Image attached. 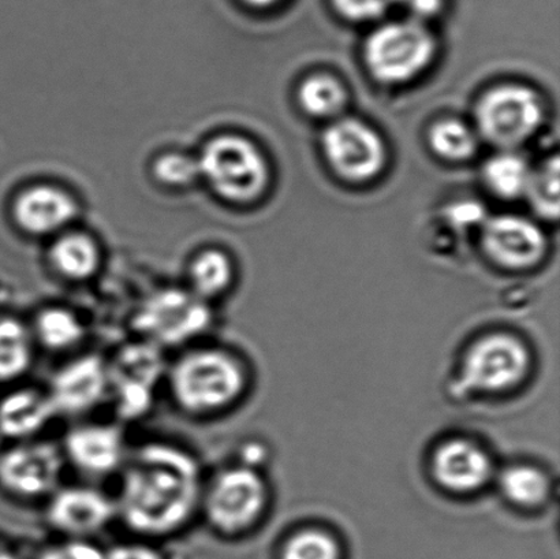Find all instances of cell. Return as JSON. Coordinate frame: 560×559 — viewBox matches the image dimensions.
<instances>
[{
	"label": "cell",
	"instance_id": "obj_13",
	"mask_svg": "<svg viewBox=\"0 0 560 559\" xmlns=\"http://www.w3.org/2000/svg\"><path fill=\"white\" fill-rule=\"evenodd\" d=\"M323 148L331 166L351 180L372 178L384 164V145L370 126L342 119L324 131Z\"/></svg>",
	"mask_w": 560,
	"mask_h": 559
},
{
	"label": "cell",
	"instance_id": "obj_31",
	"mask_svg": "<svg viewBox=\"0 0 560 559\" xmlns=\"http://www.w3.org/2000/svg\"><path fill=\"white\" fill-rule=\"evenodd\" d=\"M389 8L405 9L410 14V19L422 21L441 13L446 0H388Z\"/></svg>",
	"mask_w": 560,
	"mask_h": 559
},
{
	"label": "cell",
	"instance_id": "obj_21",
	"mask_svg": "<svg viewBox=\"0 0 560 559\" xmlns=\"http://www.w3.org/2000/svg\"><path fill=\"white\" fill-rule=\"evenodd\" d=\"M528 162L517 153L503 151L488 159L482 168L488 188L504 199H515L526 194L530 175Z\"/></svg>",
	"mask_w": 560,
	"mask_h": 559
},
{
	"label": "cell",
	"instance_id": "obj_22",
	"mask_svg": "<svg viewBox=\"0 0 560 559\" xmlns=\"http://www.w3.org/2000/svg\"><path fill=\"white\" fill-rule=\"evenodd\" d=\"M52 261L63 277L84 281L97 270L98 252L86 235L70 234L55 244Z\"/></svg>",
	"mask_w": 560,
	"mask_h": 559
},
{
	"label": "cell",
	"instance_id": "obj_12",
	"mask_svg": "<svg viewBox=\"0 0 560 559\" xmlns=\"http://www.w3.org/2000/svg\"><path fill=\"white\" fill-rule=\"evenodd\" d=\"M60 447L66 464L88 478L119 474L129 454L124 430L112 423L77 424L66 432Z\"/></svg>",
	"mask_w": 560,
	"mask_h": 559
},
{
	"label": "cell",
	"instance_id": "obj_6",
	"mask_svg": "<svg viewBox=\"0 0 560 559\" xmlns=\"http://www.w3.org/2000/svg\"><path fill=\"white\" fill-rule=\"evenodd\" d=\"M200 173L224 199L245 202L256 199L267 185V164L248 140L223 136L202 152Z\"/></svg>",
	"mask_w": 560,
	"mask_h": 559
},
{
	"label": "cell",
	"instance_id": "obj_23",
	"mask_svg": "<svg viewBox=\"0 0 560 559\" xmlns=\"http://www.w3.org/2000/svg\"><path fill=\"white\" fill-rule=\"evenodd\" d=\"M233 270L226 255L208 251L197 257L190 268V292L210 303L221 298L232 283Z\"/></svg>",
	"mask_w": 560,
	"mask_h": 559
},
{
	"label": "cell",
	"instance_id": "obj_19",
	"mask_svg": "<svg viewBox=\"0 0 560 559\" xmlns=\"http://www.w3.org/2000/svg\"><path fill=\"white\" fill-rule=\"evenodd\" d=\"M30 327L35 343L54 353L79 348L86 336V328L79 315L63 306H49L38 312Z\"/></svg>",
	"mask_w": 560,
	"mask_h": 559
},
{
	"label": "cell",
	"instance_id": "obj_25",
	"mask_svg": "<svg viewBox=\"0 0 560 559\" xmlns=\"http://www.w3.org/2000/svg\"><path fill=\"white\" fill-rule=\"evenodd\" d=\"M430 140L433 150L450 161H466L477 151L474 131L457 119H444L433 125Z\"/></svg>",
	"mask_w": 560,
	"mask_h": 559
},
{
	"label": "cell",
	"instance_id": "obj_26",
	"mask_svg": "<svg viewBox=\"0 0 560 559\" xmlns=\"http://www.w3.org/2000/svg\"><path fill=\"white\" fill-rule=\"evenodd\" d=\"M559 158L553 156L537 172H532L526 196L537 213L548 219L559 217Z\"/></svg>",
	"mask_w": 560,
	"mask_h": 559
},
{
	"label": "cell",
	"instance_id": "obj_11",
	"mask_svg": "<svg viewBox=\"0 0 560 559\" xmlns=\"http://www.w3.org/2000/svg\"><path fill=\"white\" fill-rule=\"evenodd\" d=\"M49 527L68 538H91L117 517L114 498L92 486L59 487L48 498Z\"/></svg>",
	"mask_w": 560,
	"mask_h": 559
},
{
	"label": "cell",
	"instance_id": "obj_16",
	"mask_svg": "<svg viewBox=\"0 0 560 559\" xmlns=\"http://www.w3.org/2000/svg\"><path fill=\"white\" fill-rule=\"evenodd\" d=\"M55 418L51 399L42 388H16L0 401V434L11 441L36 440Z\"/></svg>",
	"mask_w": 560,
	"mask_h": 559
},
{
	"label": "cell",
	"instance_id": "obj_17",
	"mask_svg": "<svg viewBox=\"0 0 560 559\" xmlns=\"http://www.w3.org/2000/svg\"><path fill=\"white\" fill-rule=\"evenodd\" d=\"M433 467L438 480L453 491L480 489L491 475L490 458L466 441L448 442L439 449Z\"/></svg>",
	"mask_w": 560,
	"mask_h": 559
},
{
	"label": "cell",
	"instance_id": "obj_14",
	"mask_svg": "<svg viewBox=\"0 0 560 559\" xmlns=\"http://www.w3.org/2000/svg\"><path fill=\"white\" fill-rule=\"evenodd\" d=\"M524 345L509 336H492L476 345L466 360L465 375L471 386L501 392L517 385L528 371Z\"/></svg>",
	"mask_w": 560,
	"mask_h": 559
},
{
	"label": "cell",
	"instance_id": "obj_3",
	"mask_svg": "<svg viewBox=\"0 0 560 559\" xmlns=\"http://www.w3.org/2000/svg\"><path fill=\"white\" fill-rule=\"evenodd\" d=\"M266 503L267 489L259 470L235 464L205 481L200 516L219 538L233 540L255 527Z\"/></svg>",
	"mask_w": 560,
	"mask_h": 559
},
{
	"label": "cell",
	"instance_id": "obj_30",
	"mask_svg": "<svg viewBox=\"0 0 560 559\" xmlns=\"http://www.w3.org/2000/svg\"><path fill=\"white\" fill-rule=\"evenodd\" d=\"M345 20L368 22L382 19L389 9L388 0H329Z\"/></svg>",
	"mask_w": 560,
	"mask_h": 559
},
{
	"label": "cell",
	"instance_id": "obj_32",
	"mask_svg": "<svg viewBox=\"0 0 560 559\" xmlns=\"http://www.w3.org/2000/svg\"><path fill=\"white\" fill-rule=\"evenodd\" d=\"M104 559H167L161 551L145 544L115 547Z\"/></svg>",
	"mask_w": 560,
	"mask_h": 559
},
{
	"label": "cell",
	"instance_id": "obj_24",
	"mask_svg": "<svg viewBox=\"0 0 560 559\" xmlns=\"http://www.w3.org/2000/svg\"><path fill=\"white\" fill-rule=\"evenodd\" d=\"M300 102L315 117H331L343 108L346 92L332 77L315 75L301 85Z\"/></svg>",
	"mask_w": 560,
	"mask_h": 559
},
{
	"label": "cell",
	"instance_id": "obj_20",
	"mask_svg": "<svg viewBox=\"0 0 560 559\" xmlns=\"http://www.w3.org/2000/svg\"><path fill=\"white\" fill-rule=\"evenodd\" d=\"M35 348L30 326L15 317H0V382L25 376L35 359Z\"/></svg>",
	"mask_w": 560,
	"mask_h": 559
},
{
	"label": "cell",
	"instance_id": "obj_34",
	"mask_svg": "<svg viewBox=\"0 0 560 559\" xmlns=\"http://www.w3.org/2000/svg\"><path fill=\"white\" fill-rule=\"evenodd\" d=\"M246 3L256 5V8H268L279 2V0H245Z\"/></svg>",
	"mask_w": 560,
	"mask_h": 559
},
{
	"label": "cell",
	"instance_id": "obj_2",
	"mask_svg": "<svg viewBox=\"0 0 560 559\" xmlns=\"http://www.w3.org/2000/svg\"><path fill=\"white\" fill-rule=\"evenodd\" d=\"M164 381L175 407L197 420L229 412L248 387L243 361L222 345L196 343L179 350Z\"/></svg>",
	"mask_w": 560,
	"mask_h": 559
},
{
	"label": "cell",
	"instance_id": "obj_33",
	"mask_svg": "<svg viewBox=\"0 0 560 559\" xmlns=\"http://www.w3.org/2000/svg\"><path fill=\"white\" fill-rule=\"evenodd\" d=\"M241 465L244 467H248L252 469L259 470V467L266 459V449L265 446L259 445V443H248L241 452Z\"/></svg>",
	"mask_w": 560,
	"mask_h": 559
},
{
	"label": "cell",
	"instance_id": "obj_35",
	"mask_svg": "<svg viewBox=\"0 0 560 559\" xmlns=\"http://www.w3.org/2000/svg\"><path fill=\"white\" fill-rule=\"evenodd\" d=\"M0 559H9L8 556H4L2 551H0Z\"/></svg>",
	"mask_w": 560,
	"mask_h": 559
},
{
	"label": "cell",
	"instance_id": "obj_4",
	"mask_svg": "<svg viewBox=\"0 0 560 559\" xmlns=\"http://www.w3.org/2000/svg\"><path fill=\"white\" fill-rule=\"evenodd\" d=\"M210 304L190 290L164 289L153 293L139 306L133 328L141 341L158 349H186L211 330Z\"/></svg>",
	"mask_w": 560,
	"mask_h": 559
},
{
	"label": "cell",
	"instance_id": "obj_9",
	"mask_svg": "<svg viewBox=\"0 0 560 559\" xmlns=\"http://www.w3.org/2000/svg\"><path fill=\"white\" fill-rule=\"evenodd\" d=\"M482 137L503 150L523 144L539 128L542 109L529 88L502 85L481 97L476 109Z\"/></svg>",
	"mask_w": 560,
	"mask_h": 559
},
{
	"label": "cell",
	"instance_id": "obj_1",
	"mask_svg": "<svg viewBox=\"0 0 560 559\" xmlns=\"http://www.w3.org/2000/svg\"><path fill=\"white\" fill-rule=\"evenodd\" d=\"M117 517L137 538H173L200 516L205 476L194 453L172 442L129 452L119 473Z\"/></svg>",
	"mask_w": 560,
	"mask_h": 559
},
{
	"label": "cell",
	"instance_id": "obj_29",
	"mask_svg": "<svg viewBox=\"0 0 560 559\" xmlns=\"http://www.w3.org/2000/svg\"><path fill=\"white\" fill-rule=\"evenodd\" d=\"M199 173V162L188 156L167 155L156 164L158 177L170 185H188Z\"/></svg>",
	"mask_w": 560,
	"mask_h": 559
},
{
	"label": "cell",
	"instance_id": "obj_28",
	"mask_svg": "<svg viewBox=\"0 0 560 559\" xmlns=\"http://www.w3.org/2000/svg\"><path fill=\"white\" fill-rule=\"evenodd\" d=\"M280 559H340V551L331 536L320 531H305L285 544Z\"/></svg>",
	"mask_w": 560,
	"mask_h": 559
},
{
	"label": "cell",
	"instance_id": "obj_5",
	"mask_svg": "<svg viewBox=\"0 0 560 559\" xmlns=\"http://www.w3.org/2000/svg\"><path fill=\"white\" fill-rule=\"evenodd\" d=\"M435 51L432 33L413 19L389 21L366 38L368 69L383 82H402L419 74Z\"/></svg>",
	"mask_w": 560,
	"mask_h": 559
},
{
	"label": "cell",
	"instance_id": "obj_18",
	"mask_svg": "<svg viewBox=\"0 0 560 559\" xmlns=\"http://www.w3.org/2000/svg\"><path fill=\"white\" fill-rule=\"evenodd\" d=\"M73 200L51 186H37L26 190L15 202L16 221L27 232L47 234L55 232L74 217Z\"/></svg>",
	"mask_w": 560,
	"mask_h": 559
},
{
	"label": "cell",
	"instance_id": "obj_27",
	"mask_svg": "<svg viewBox=\"0 0 560 559\" xmlns=\"http://www.w3.org/2000/svg\"><path fill=\"white\" fill-rule=\"evenodd\" d=\"M501 487L510 500L520 505H536L545 500L546 476L530 467H512L502 474Z\"/></svg>",
	"mask_w": 560,
	"mask_h": 559
},
{
	"label": "cell",
	"instance_id": "obj_7",
	"mask_svg": "<svg viewBox=\"0 0 560 559\" xmlns=\"http://www.w3.org/2000/svg\"><path fill=\"white\" fill-rule=\"evenodd\" d=\"M162 350L144 341L120 350L108 365V399L124 420H136L151 409L158 383L166 377Z\"/></svg>",
	"mask_w": 560,
	"mask_h": 559
},
{
	"label": "cell",
	"instance_id": "obj_8",
	"mask_svg": "<svg viewBox=\"0 0 560 559\" xmlns=\"http://www.w3.org/2000/svg\"><path fill=\"white\" fill-rule=\"evenodd\" d=\"M66 459L51 441L15 442L0 454V486L21 501L48 500L59 489Z\"/></svg>",
	"mask_w": 560,
	"mask_h": 559
},
{
	"label": "cell",
	"instance_id": "obj_15",
	"mask_svg": "<svg viewBox=\"0 0 560 559\" xmlns=\"http://www.w3.org/2000/svg\"><path fill=\"white\" fill-rule=\"evenodd\" d=\"M482 245L493 260L510 268H525L541 259L546 237L534 222L517 216H499L482 229Z\"/></svg>",
	"mask_w": 560,
	"mask_h": 559
},
{
	"label": "cell",
	"instance_id": "obj_10",
	"mask_svg": "<svg viewBox=\"0 0 560 559\" xmlns=\"http://www.w3.org/2000/svg\"><path fill=\"white\" fill-rule=\"evenodd\" d=\"M107 361L88 353L69 360L54 372L47 387L57 416H84L108 399Z\"/></svg>",
	"mask_w": 560,
	"mask_h": 559
}]
</instances>
